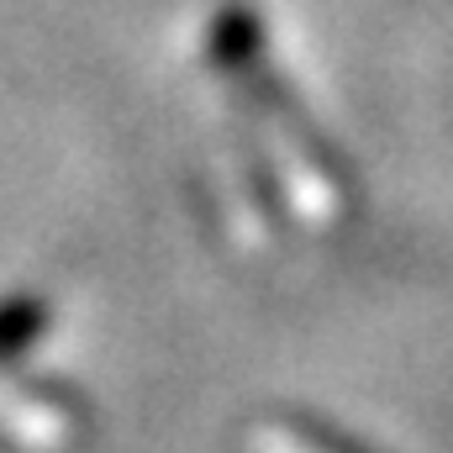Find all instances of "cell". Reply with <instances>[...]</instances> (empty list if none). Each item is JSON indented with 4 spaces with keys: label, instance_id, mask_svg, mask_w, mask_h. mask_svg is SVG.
<instances>
[{
    "label": "cell",
    "instance_id": "cell-1",
    "mask_svg": "<svg viewBox=\"0 0 453 453\" xmlns=\"http://www.w3.org/2000/svg\"><path fill=\"white\" fill-rule=\"evenodd\" d=\"M48 322H53V306H48L42 296H32V290L5 296V301H0V364L21 358L32 342L48 333Z\"/></svg>",
    "mask_w": 453,
    "mask_h": 453
},
{
    "label": "cell",
    "instance_id": "cell-2",
    "mask_svg": "<svg viewBox=\"0 0 453 453\" xmlns=\"http://www.w3.org/2000/svg\"><path fill=\"white\" fill-rule=\"evenodd\" d=\"M290 427L301 433L306 449H317V453H374V449H364L358 438H348V433H338V427L317 422V417H290Z\"/></svg>",
    "mask_w": 453,
    "mask_h": 453
}]
</instances>
